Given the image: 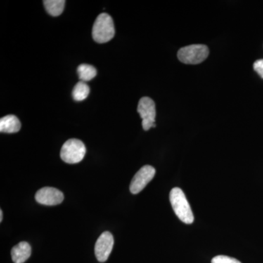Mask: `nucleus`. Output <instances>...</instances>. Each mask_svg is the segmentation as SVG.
<instances>
[{"label":"nucleus","instance_id":"f257e3e1","mask_svg":"<svg viewBox=\"0 0 263 263\" xmlns=\"http://www.w3.org/2000/svg\"><path fill=\"white\" fill-rule=\"evenodd\" d=\"M170 201L178 218L185 224H193L194 215L187 199L181 189L175 187L170 193Z\"/></svg>","mask_w":263,"mask_h":263},{"label":"nucleus","instance_id":"f03ea898","mask_svg":"<svg viewBox=\"0 0 263 263\" xmlns=\"http://www.w3.org/2000/svg\"><path fill=\"white\" fill-rule=\"evenodd\" d=\"M115 27L113 18L107 13H101L95 20L92 28V37L95 42L105 43L113 39Z\"/></svg>","mask_w":263,"mask_h":263},{"label":"nucleus","instance_id":"7ed1b4c3","mask_svg":"<svg viewBox=\"0 0 263 263\" xmlns=\"http://www.w3.org/2000/svg\"><path fill=\"white\" fill-rule=\"evenodd\" d=\"M86 152L84 143L80 140L72 138L64 143L60 152V157L66 163L76 164L83 160Z\"/></svg>","mask_w":263,"mask_h":263},{"label":"nucleus","instance_id":"20e7f679","mask_svg":"<svg viewBox=\"0 0 263 263\" xmlns=\"http://www.w3.org/2000/svg\"><path fill=\"white\" fill-rule=\"evenodd\" d=\"M209 50L205 45L195 44L181 48L178 52V59L186 65H197L209 57Z\"/></svg>","mask_w":263,"mask_h":263},{"label":"nucleus","instance_id":"39448f33","mask_svg":"<svg viewBox=\"0 0 263 263\" xmlns=\"http://www.w3.org/2000/svg\"><path fill=\"white\" fill-rule=\"evenodd\" d=\"M138 112L142 119V127L144 130L148 131L156 127V105L153 100L148 97L142 98L138 103Z\"/></svg>","mask_w":263,"mask_h":263},{"label":"nucleus","instance_id":"423d86ee","mask_svg":"<svg viewBox=\"0 0 263 263\" xmlns=\"http://www.w3.org/2000/svg\"><path fill=\"white\" fill-rule=\"evenodd\" d=\"M156 174L155 167L150 165L142 167L132 179L129 190L131 193L138 194L146 187V185L153 179Z\"/></svg>","mask_w":263,"mask_h":263},{"label":"nucleus","instance_id":"0eeeda50","mask_svg":"<svg viewBox=\"0 0 263 263\" xmlns=\"http://www.w3.org/2000/svg\"><path fill=\"white\" fill-rule=\"evenodd\" d=\"M114 245L113 235L110 232H104L95 243V256L99 262H104L108 259Z\"/></svg>","mask_w":263,"mask_h":263},{"label":"nucleus","instance_id":"6e6552de","mask_svg":"<svg viewBox=\"0 0 263 263\" xmlns=\"http://www.w3.org/2000/svg\"><path fill=\"white\" fill-rule=\"evenodd\" d=\"M35 200L42 205H56L63 201L64 195L56 188L43 187L36 193Z\"/></svg>","mask_w":263,"mask_h":263},{"label":"nucleus","instance_id":"1a4fd4ad","mask_svg":"<svg viewBox=\"0 0 263 263\" xmlns=\"http://www.w3.org/2000/svg\"><path fill=\"white\" fill-rule=\"evenodd\" d=\"M32 254V248L27 242H20L11 250V257L14 263H24Z\"/></svg>","mask_w":263,"mask_h":263},{"label":"nucleus","instance_id":"9d476101","mask_svg":"<svg viewBox=\"0 0 263 263\" xmlns=\"http://www.w3.org/2000/svg\"><path fill=\"white\" fill-rule=\"evenodd\" d=\"M22 127L20 121L14 115H8L0 119V132L5 133H18Z\"/></svg>","mask_w":263,"mask_h":263},{"label":"nucleus","instance_id":"9b49d317","mask_svg":"<svg viewBox=\"0 0 263 263\" xmlns=\"http://www.w3.org/2000/svg\"><path fill=\"white\" fill-rule=\"evenodd\" d=\"M43 5L48 14L52 16H59L61 15L65 8V1L64 0H45Z\"/></svg>","mask_w":263,"mask_h":263},{"label":"nucleus","instance_id":"f8f14e48","mask_svg":"<svg viewBox=\"0 0 263 263\" xmlns=\"http://www.w3.org/2000/svg\"><path fill=\"white\" fill-rule=\"evenodd\" d=\"M78 74H79V79L81 81H91L97 76V70L93 66L82 64L78 67Z\"/></svg>","mask_w":263,"mask_h":263},{"label":"nucleus","instance_id":"ddd939ff","mask_svg":"<svg viewBox=\"0 0 263 263\" xmlns=\"http://www.w3.org/2000/svg\"><path fill=\"white\" fill-rule=\"evenodd\" d=\"M89 86L84 81H79L76 84L72 91V97L76 101L81 102L87 98L89 94Z\"/></svg>","mask_w":263,"mask_h":263},{"label":"nucleus","instance_id":"4468645a","mask_svg":"<svg viewBox=\"0 0 263 263\" xmlns=\"http://www.w3.org/2000/svg\"><path fill=\"white\" fill-rule=\"evenodd\" d=\"M212 263H241L238 259L228 256L218 255L212 259Z\"/></svg>","mask_w":263,"mask_h":263},{"label":"nucleus","instance_id":"2eb2a0df","mask_svg":"<svg viewBox=\"0 0 263 263\" xmlns=\"http://www.w3.org/2000/svg\"><path fill=\"white\" fill-rule=\"evenodd\" d=\"M254 70L263 79V60H257L254 63Z\"/></svg>","mask_w":263,"mask_h":263},{"label":"nucleus","instance_id":"dca6fc26","mask_svg":"<svg viewBox=\"0 0 263 263\" xmlns=\"http://www.w3.org/2000/svg\"><path fill=\"white\" fill-rule=\"evenodd\" d=\"M3 211H0V221H3Z\"/></svg>","mask_w":263,"mask_h":263}]
</instances>
